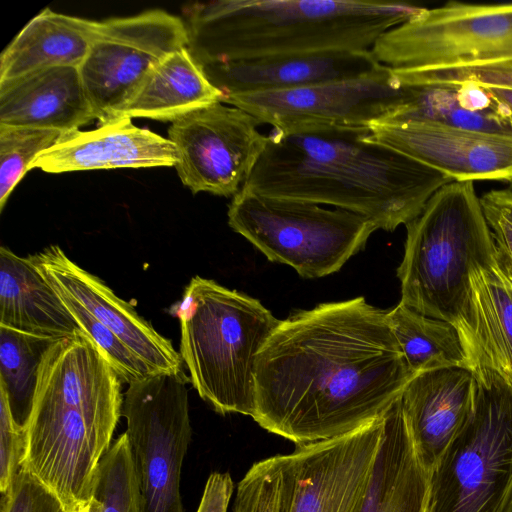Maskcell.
I'll return each instance as SVG.
<instances>
[{
  "instance_id": "obj_1",
  "label": "cell",
  "mask_w": 512,
  "mask_h": 512,
  "mask_svg": "<svg viewBox=\"0 0 512 512\" xmlns=\"http://www.w3.org/2000/svg\"><path fill=\"white\" fill-rule=\"evenodd\" d=\"M413 376L387 310L322 303L280 320L262 347L252 418L296 446L339 437L383 415Z\"/></svg>"
},
{
  "instance_id": "obj_2",
  "label": "cell",
  "mask_w": 512,
  "mask_h": 512,
  "mask_svg": "<svg viewBox=\"0 0 512 512\" xmlns=\"http://www.w3.org/2000/svg\"><path fill=\"white\" fill-rule=\"evenodd\" d=\"M369 129L314 128L268 135L242 189L270 198L331 205L394 231L415 219L453 180L368 139Z\"/></svg>"
},
{
  "instance_id": "obj_3",
  "label": "cell",
  "mask_w": 512,
  "mask_h": 512,
  "mask_svg": "<svg viewBox=\"0 0 512 512\" xmlns=\"http://www.w3.org/2000/svg\"><path fill=\"white\" fill-rule=\"evenodd\" d=\"M122 382L83 331L55 340L41 360L23 467L76 512L122 416Z\"/></svg>"
},
{
  "instance_id": "obj_4",
  "label": "cell",
  "mask_w": 512,
  "mask_h": 512,
  "mask_svg": "<svg viewBox=\"0 0 512 512\" xmlns=\"http://www.w3.org/2000/svg\"><path fill=\"white\" fill-rule=\"evenodd\" d=\"M425 7L395 1L223 0L188 8V49L201 66L326 51L371 50Z\"/></svg>"
},
{
  "instance_id": "obj_5",
  "label": "cell",
  "mask_w": 512,
  "mask_h": 512,
  "mask_svg": "<svg viewBox=\"0 0 512 512\" xmlns=\"http://www.w3.org/2000/svg\"><path fill=\"white\" fill-rule=\"evenodd\" d=\"M405 226L404 256L397 269L400 302L455 325L469 356L470 277L476 269L497 264L492 233L473 182L444 185Z\"/></svg>"
},
{
  "instance_id": "obj_6",
  "label": "cell",
  "mask_w": 512,
  "mask_h": 512,
  "mask_svg": "<svg viewBox=\"0 0 512 512\" xmlns=\"http://www.w3.org/2000/svg\"><path fill=\"white\" fill-rule=\"evenodd\" d=\"M170 313L180 321V356L199 396L222 415L252 417L259 352L280 320L262 303L193 277Z\"/></svg>"
},
{
  "instance_id": "obj_7",
  "label": "cell",
  "mask_w": 512,
  "mask_h": 512,
  "mask_svg": "<svg viewBox=\"0 0 512 512\" xmlns=\"http://www.w3.org/2000/svg\"><path fill=\"white\" fill-rule=\"evenodd\" d=\"M384 431V414L348 434L255 462L231 512H358Z\"/></svg>"
},
{
  "instance_id": "obj_8",
  "label": "cell",
  "mask_w": 512,
  "mask_h": 512,
  "mask_svg": "<svg viewBox=\"0 0 512 512\" xmlns=\"http://www.w3.org/2000/svg\"><path fill=\"white\" fill-rule=\"evenodd\" d=\"M473 373V410L429 473L425 512H502L512 493V385Z\"/></svg>"
},
{
  "instance_id": "obj_9",
  "label": "cell",
  "mask_w": 512,
  "mask_h": 512,
  "mask_svg": "<svg viewBox=\"0 0 512 512\" xmlns=\"http://www.w3.org/2000/svg\"><path fill=\"white\" fill-rule=\"evenodd\" d=\"M228 224L271 262L304 278L339 271L377 230L360 214L318 204L270 198L241 189L228 207Z\"/></svg>"
},
{
  "instance_id": "obj_10",
  "label": "cell",
  "mask_w": 512,
  "mask_h": 512,
  "mask_svg": "<svg viewBox=\"0 0 512 512\" xmlns=\"http://www.w3.org/2000/svg\"><path fill=\"white\" fill-rule=\"evenodd\" d=\"M393 70L481 65L512 60V3L451 1L387 31L371 48Z\"/></svg>"
},
{
  "instance_id": "obj_11",
  "label": "cell",
  "mask_w": 512,
  "mask_h": 512,
  "mask_svg": "<svg viewBox=\"0 0 512 512\" xmlns=\"http://www.w3.org/2000/svg\"><path fill=\"white\" fill-rule=\"evenodd\" d=\"M190 379L184 371L128 384L122 416L141 495L142 512H184L181 467L192 437Z\"/></svg>"
},
{
  "instance_id": "obj_12",
  "label": "cell",
  "mask_w": 512,
  "mask_h": 512,
  "mask_svg": "<svg viewBox=\"0 0 512 512\" xmlns=\"http://www.w3.org/2000/svg\"><path fill=\"white\" fill-rule=\"evenodd\" d=\"M415 90L401 84L395 72L382 65L357 78L288 90L254 92L225 97L275 131L290 133L326 127L369 129L414 98Z\"/></svg>"
},
{
  "instance_id": "obj_13",
  "label": "cell",
  "mask_w": 512,
  "mask_h": 512,
  "mask_svg": "<svg viewBox=\"0 0 512 512\" xmlns=\"http://www.w3.org/2000/svg\"><path fill=\"white\" fill-rule=\"evenodd\" d=\"M188 43L187 25L161 9L99 21L97 34L79 67L95 119L100 124L118 119L148 72Z\"/></svg>"
},
{
  "instance_id": "obj_14",
  "label": "cell",
  "mask_w": 512,
  "mask_h": 512,
  "mask_svg": "<svg viewBox=\"0 0 512 512\" xmlns=\"http://www.w3.org/2000/svg\"><path fill=\"white\" fill-rule=\"evenodd\" d=\"M248 112L223 102L193 111L168 129L182 183L194 194L234 197L263 153L268 135Z\"/></svg>"
},
{
  "instance_id": "obj_15",
  "label": "cell",
  "mask_w": 512,
  "mask_h": 512,
  "mask_svg": "<svg viewBox=\"0 0 512 512\" xmlns=\"http://www.w3.org/2000/svg\"><path fill=\"white\" fill-rule=\"evenodd\" d=\"M368 139L389 146L453 181L512 183V138L428 123L377 122Z\"/></svg>"
},
{
  "instance_id": "obj_16",
  "label": "cell",
  "mask_w": 512,
  "mask_h": 512,
  "mask_svg": "<svg viewBox=\"0 0 512 512\" xmlns=\"http://www.w3.org/2000/svg\"><path fill=\"white\" fill-rule=\"evenodd\" d=\"M29 258L51 287L79 301L147 366L152 375L183 370V360L171 341L102 280L74 263L61 247L50 245Z\"/></svg>"
},
{
  "instance_id": "obj_17",
  "label": "cell",
  "mask_w": 512,
  "mask_h": 512,
  "mask_svg": "<svg viewBox=\"0 0 512 512\" xmlns=\"http://www.w3.org/2000/svg\"><path fill=\"white\" fill-rule=\"evenodd\" d=\"M381 66L370 50H346L241 59L202 67L211 83L223 93V100L230 95L357 78Z\"/></svg>"
},
{
  "instance_id": "obj_18",
  "label": "cell",
  "mask_w": 512,
  "mask_h": 512,
  "mask_svg": "<svg viewBox=\"0 0 512 512\" xmlns=\"http://www.w3.org/2000/svg\"><path fill=\"white\" fill-rule=\"evenodd\" d=\"M476 378L466 368H441L415 374L401 394L414 450L430 473L469 418Z\"/></svg>"
},
{
  "instance_id": "obj_19",
  "label": "cell",
  "mask_w": 512,
  "mask_h": 512,
  "mask_svg": "<svg viewBox=\"0 0 512 512\" xmlns=\"http://www.w3.org/2000/svg\"><path fill=\"white\" fill-rule=\"evenodd\" d=\"M177 153L169 138L134 125L129 118L114 119L94 130L63 134L41 154L33 168L47 173L118 168L175 166Z\"/></svg>"
},
{
  "instance_id": "obj_20",
  "label": "cell",
  "mask_w": 512,
  "mask_h": 512,
  "mask_svg": "<svg viewBox=\"0 0 512 512\" xmlns=\"http://www.w3.org/2000/svg\"><path fill=\"white\" fill-rule=\"evenodd\" d=\"M92 120L79 67H53L0 82V125L66 133Z\"/></svg>"
},
{
  "instance_id": "obj_21",
  "label": "cell",
  "mask_w": 512,
  "mask_h": 512,
  "mask_svg": "<svg viewBox=\"0 0 512 512\" xmlns=\"http://www.w3.org/2000/svg\"><path fill=\"white\" fill-rule=\"evenodd\" d=\"M429 473L414 450L401 396L384 413V431L358 512H425Z\"/></svg>"
},
{
  "instance_id": "obj_22",
  "label": "cell",
  "mask_w": 512,
  "mask_h": 512,
  "mask_svg": "<svg viewBox=\"0 0 512 512\" xmlns=\"http://www.w3.org/2000/svg\"><path fill=\"white\" fill-rule=\"evenodd\" d=\"M98 28L99 21L45 8L1 53L0 82L53 67H80Z\"/></svg>"
},
{
  "instance_id": "obj_23",
  "label": "cell",
  "mask_w": 512,
  "mask_h": 512,
  "mask_svg": "<svg viewBox=\"0 0 512 512\" xmlns=\"http://www.w3.org/2000/svg\"><path fill=\"white\" fill-rule=\"evenodd\" d=\"M0 326L59 339L82 331L28 257L0 248Z\"/></svg>"
},
{
  "instance_id": "obj_24",
  "label": "cell",
  "mask_w": 512,
  "mask_h": 512,
  "mask_svg": "<svg viewBox=\"0 0 512 512\" xmlns=\"http://www.w3.org/2000/svg\"><path fill=\"white\" fill-rule=\"evenodd\" d=\"M222 97L187 46L170 53L148 72L118 119L142 117L172 123L222 102Z\"/></svg>"
},
{
  "instance_id": "obj_25",
  "label": "cell",
  "mask_w": 512,
  "mask_h": 512,
  "mask_svg": "<svg viewBox=\"0 0 512 512\" xmlns=\"http://www.w3.org/2000/svg\"><path fill=\"white\" fill-rule=\"evenodd\" d=\"M473 371L490 368L512 385V290L497 264L470 277Z\"/></svg>"
},
{
  "instance_id": "obj_26",
  "label": "cell",
  "mask_w": 512,
  "mask_h": 512,
  "mask_svg": "<svg viewBox=\"0 0 512 512\" xmlns=\"http://www.w3.org/2000/svg\"><path fill=\"white\" fill-rule=\"evenodd\" d=\"M387 318L414 375L451 367L473 371L460 331L455 325L424 316L401 302L387 310Z\"/></svg>"
},
{
  "instance_id": "obj_27",
  "label": "cell",
  "mask_w": 512,
  "mask_h": 512,
  "mask_svg": "<svg viewBox=\"0 0 512 512\" xmlns=\"http://www.w3.org/2000/svg\"><path fill=\"white\" fill-rule=\"evenodd\" d=\"M414 88V98L381 122L428 123L512 138V116L497 101V107L470 110L458 100L454 86Z\"/></svg>"
},
{
  "instance_id": "obj_28",
  "label": "cell",
  "mask_w": 512,
  "mask_h": 512,
  "mask_svg": "<svg viewBox=\"0 0 512 512\" xmlns=\"http://www.w3.org/2000/svg\"><path fill=\"white\" fill-rule=\"evenodd\" d=\"M55 340L0 326V386L22 427L27 428L41 360Z\"/></svg>"
},
{
  "instance_id": "obj_29",
  "label": "cell",
  "mask_w": 512,
  "mask_h": 512,
  "mask_svg": "<svg viewBox=\"0 0 512 512\" xmlns=\"http://www.w3.org/2000/svg\"><path fill=\"white\" fill-rule=\"evenodd\" d=\"M92 498L101 512H142L138 478L126 433L121 434L99 462Z\"/></svg>"
},
{
  "instance_id": "obj_30",
  "label": "cell",
  "mask_w": 512,
  "mask_h": 512,
  "mask_svg": "<svg viewBox=\"0 0 512 512\" xmlns=\"http://www.w3.org/2000/svg\"><path fill=\"white\" fill-rule=\"evenodd\" d=\"M63 134L57 130L0 125V211L37 158Z\"/></svg>"
},
{
  "instance_id": "obj_31",
  "label": "cell",
  "mask_w": 512,
  "mask_h": 512,
  "mask_svg": "<svg viewBox=\"0 0 512 512\" xmlns=\"http://www.w3.org/2000/svg\"><path fill=\"white\" fill-rule=\"evenodd\" d=\"M405 86H452L474 83L512 89V60L495 63L416 70H393Z\"/></svg>"
},
{
  "instance_id": "obj_32",
  "label": "cell",
  "mask_w": 512,
  "mask_h": 512,
  "mask_svg": "<svg viewBox=\"0 0 512 512\" xmlns=\"http://www.w3.org/2000/svg\"><path fill=\"white\" fill-rule=\"evenodd\" d=\"M28 432L14 419L5 390L0 386V491L7 492L25 462Z\"/></svg>"
},
{
  "instance_id": "obj_33",
  "label": "cell",
  "mask_w": 512,
  "mask_h": 512,
  "mask_svg": "<svg viewBox=\"0 0 512 512\" xmlns=\"http://www.w3.org/2000/svg\"><path fill=\"white\" fill-rule=\"evenodd\" d=\"M1 495V512H68L58 496L24 467Z\"/></svg>"
},
{
  "instance_id": "obj_34",
  "label": "cell",
  "mask_w": 512,
  "mask_h": 512,
  "mask_svg": "<svg viewBox=\"0 0 512 512\" xmlns=\"http://www.w3.org/2000/svg\"><path fill=\"white\" fill-rule=\"evenodd\" d=\"M481 204L494 240L497 265L512 283V222L493 205L483 200Z\"/></svg>"
},
{
  "instance_id": "obj_35",
  "label": "cell",
  "mask_w": 512,
  "mask_h": 512,
  "mask_svg": "<svg viewBox=\"0 0 512 512\" xmlns=\"http://www.w3.org/2000/svg\"><path fill=\"white\" fill-rule=\"evenodd\" d=\"M234 491L229 473L214 472L206 482L197 512H227Z\"/></svg>"
},
{
  "instance_id": "obj_36",
  "label": "cell",
  "mask_w": 512,
  "mask_h": 512,
  "mask_svg": "<svg viewBox=\"0 0 512 512\" xmlns=\"http://www.w3.org/2000/svg\"><path fill=\"white\" fill-rule=\"evenodd\" d=\"M481 200L496 207L509 221L512 222V190H491L485 193Z\"/></svg>"
},
{
  "instance_id": "obj_37",
  "label": "cell",
  "mask_w": 512,
  "mask_h": 512,
  "mask_svg": "<svg viewBox=\"0 0 512 512\" xmlns=\"http://www.w3.org/2000/svg\"><path fill=\"white\" fill-rule=\"evenodd\" d=\"M488 94L512 116V89L485 87Z\"/></svg>"
},
{
  "instance_id": "obj_38",
  "label": "cell",
  "mask_w": 512,
  "mask_h": 512,
  "mask_svg": "<svg viewBox=\"0 0 512 512\" xmlns=\"http://www.w3.org/2000/svg\"><path fill=\"white\" fill-rule=\"evenodd\" d=\"M76 512H101V504L92 498Z\"/></svg>"
},
{
  "instance_id": "obj_39",
  "label": "cell",
  "mask_w": 512,
  "mask_h": 512,
  "mask_svg": "<svg viewBox=\"0 0 512 512\" xmlns=\"http://www.w3.org/2000/svg\"><path fill=\"white\" fill-rule=\"evenodd\" d=\"M502 512H512V493H511L505 507L503 508Z\"/></svg>"
},
{
  "instance_id": "obj_40",
  "label": "cell",
  "mask_w": 512,
  "mask_h": 512,
  "mask_svg": "<svg viewBox=\"0 0 512 512\" xmlns=\"http://www.w3.org/2000/svg\"><path fill=\"white\" fill-rule=\"evenodd\" d=\"M507 281H508V280H507ZM508 282H509V281H508ZM509 285H510V287H511V290H512V283H510V282H509Z\"/></svg>"
}]
</instances>
